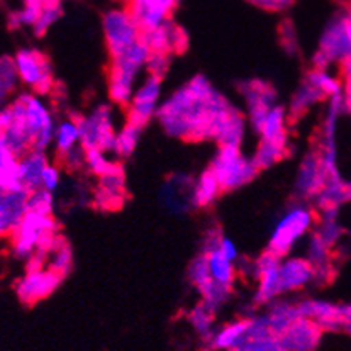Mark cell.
Instances as JSON below:
<instances>
[{
  "mask_svg": "<svg viewBox=\"0 0 351 351\" xmlns=\"http://www.w3.org/2000/svg\"><path fill=\"white\" fill-rule=\"evenodd\" d=\"M232 104L199 73L160 104L156 121L165 134L182 141H213L217 121Z\"/></svg>",
  "mask_w": 351,
  "mask_h": 351,
  "instance_id": "cell-1",
  "label": "cell"
},
{
  "mask_svg": "<svg viewBox=\"0 0 351 351\" xmlns=\"http://www.w3.org/2000/svg\"><path fill=\"white\" fill-rule=\"evenodd\" d=\"M149 49L139 39L121 55L112 56L109 64V97L116 106L128 109L136 90V82L145 70Z\"/></svg>",
  "mask_w": 351,
  "mask_h": 351,
  "instance_id": "cell-2",
  "label": "cell"
},
{
  "mask_svg": "<svg viewBox=\"0 0 351 351\" xmlns=\"http://www.w3.org/2000/svg\"><path fill=\"white\" fill-rule=\"evenodd\" d=\"M317 223V210L304 200H295L275 221L274 229L268 238L267 250L285 256L292 252L293 246L309 236Z\"/></svg>",
  "mask_w": 351,
  "mask_h": 351,
  "instance_id": "cell-3",
  "label": "cell"
},
{
  "mask_svg": "<svg viewBox=\"0 0 351 351\" xmlns=\"http://www.w3.org/2000/svg\"><path fill=\"white\" fill-rule=\"evenodd\" d=\"M351 60V14L350 10L336 12L322 29L317 49L313 55L314 68L345 64Z\"/></svg>",
  "mask_w": 351,
  "mask_h": 351,
  "instance_id": "cell-4",
  "label": "cell"
},
{
  "mask_svg": "<svg viewBox=\"0 0 351 351\" xmlns=\"http://www.w3.org/2000/svg\"><path fill=\"white\" fill-rule=\"evenodd\" d=\"M58 236V223L53 214L27 210L23 223L10 238V252L17 260L29 261L38 250L48 248Z\"/></svg>",
  "mask_w": 351,
  "mask_h": 351,
  "instance_id": "cell-5",
  "label": "cell"
},
{
  "mask_svg": "<svg viewBox=\"0 0 351 351\" xmlns=\"http://www.w3.org/2000/svg\"><path fill=\"white\" fill-rule=\"evenodd\" d=\"M223 192H232L252 184L260 173L252 158L243 155L239 146H219L209 163Z\"/></svg>",
  "mask_w": 351,
  "mask_h": 351,
  "instance_id": "cell-6",
  "label": "cell"
},
{
  "mask_svg": "<svg viewBox=\"0 0 351 351\" xmlns=\"http://www.w3.org/2000/svg\"><path fill=\"white\" fill-rule=\"evenodd\" d=\"M80 145L85 149L99 148L107 155L116 153V126L114 112L109 104H99L88 114L77 116Z\"/></svg>",
  "mask_w": 351,
  "mask_h": 351,
  "instance_id": "cell-7",
  "label": "cell"
},
{
  "mask_svg": "<svg viewBox=\"0 0 351 351\" xmlns=\"http://www.w3.org/2000/svg\"><path fill=\"white\" fill-rule=\"evenodd\" d=\"M19 99L23 100V121L31 138L32 149L48 152L49 146H53V138H55V114L49 109L48 104L41 99V95L34 94V92H23L19 94Z\"/></svg>",
  "mask_w": 351,
  "mask_h": 351,
  "instance_id": "cell-8",
  "label": "cell"
},
{
  "mask_svg": "<svg viewBox=\"0 0 351 351\" xmlns=\"http://www.w3.org/2000/svg\"><path fill=\"white\" fill-rule=\"evenodd\" d=\"M102 32L109 56L121 55L141 39V27L128 7H114L102 16Z\"/></svg>",
  "mask_w": 351,
  "mask_h": 351,
  "instance_id": "cell-9",
  "label": "cell"
},
{
  "mask_svg": "<svg viewBox=\"0 0 351 351\" xmlns=\"http://www.w3.org/2000/svg\"><path fill=\"white\" fill-rule=\"evenodd\" d=\"M21 84L31 92L46 95L55 87V75L48 56L34 48H23L14 55Z\"/></svg>",
  "mask_w": 351,
  "mask_h": 351,
  "instance_id": "cell-10",
  "label": "cell"
},
{
  "mask_svg": "<svg viewBox=\"0 0 351 351\" xmlns=\"http://www.w3.org/2000/svg\"><path fill=\"white\" fill-rule=\"evenodd\" d=\"M236 90L243 97L246 106V119L253 131L260 132L265 123L268 110L275 106L278 99V92L270 82H265L261 78H248L241 80L236 85Z\"/></svg>",
  "mask_w": 351,
  "mask_h": 351,
  "instance_id": "cell-11",
  "label": "cell"
},
{
  "mask_svg": "<svg viewBox=\"0 0 351 351\" xmlns=\"http://www.w3.org/2000/svg\"><path fill=\"white\" fill-rule=\"evenodd\" d=\"M62 275L49 268H27L26 274L17 280L16 293L21 302L26 306H34V304L48 299L62 285Z\"/></svg>",
  "mask_w": 351,
  "mask_h": 351,
  "instance_id": "cell-12",
  "label": "cell"
},
{
  "mask_svg": "<svg viewBox=\"0 0 351 351\" xmlns=\"http://www.w3.org/2000/svg\"><path fill=\"white\" fill-rule=\"evenodd\" d=\"M326 184L324 168L321 165L319 153L316 148L309 149L300 160L293 180V199L304 202H314L322 185Z\"/></svg>",
  "mask_w": 351,
  "mask_h": 351,
  "instance_id": "cell-13",
  "label": "cell"
},
{
  "mask_svg": "<svg viewBox=\"0 0 351 351\" xmlns=\"http://www.w3.org/2000/svg\"><path fill=\"white\" fill-rule=\"evenodd\" d=\"M161 104V78L148 77L143 80L134 90L131 102L128 106V121L139 124V126H148L153 119H156V112Z\"/></svg>",
  "mask_w": 351,
  "mask_h": 351,
  "instance_id": "cell-14",
  "label": "cell"
},
{
  "mask_svg": "<svg viewBox=\"0 0 351 351\" xmlns=\"http://www.w3.org/2000/svg\"><path fill=\"white\" fill-rule=\"evenodd\" d=\"M193 182L187 173H173L163 182L158 200L163 209L173 216H184L193 207Z\"/></svg>",
  "mask_w": 351,
  "mask_h": 351,
  "instance_id": "cell-15",
  "label": "cell"
},
{
  "mask_svg": "<svg viewBox=\"0 0 351 351\" xmlns=\"http://www.w3.org/2000/svg\"><path fill=\"white\" fill-rule=\"evenodd\" d=\"M29 192L23 187L0 185V239L12 238L27 214Z\"/></svg>",
  "mask_w": 351,
  "mask_h": 351,
  "instance_id": "cell-16",
  "label": "cell"
},
{
  "mask_svg": "<svg viewBox=\"0 0 351 351\" xmlns=\"http://www.w3.org/2000/svg\"><path fill=\"white\" fill-rule=\"evenodd\" d=\"M141 41L148 46L149 51L182 55L189 48V34L173 19H167L155 29L141 32Z\"/></svg>",
  "mask_w": 351,
  "mask_h": 351,
  "instance_id": "cell-17",
  "label": "cell"
},
{
  "mask_svg": "<svg viewBox=\"0 0 351 351\" xmlns=\"http://www.w3.org/2000/svg\"><path fill=\"white\" fill-rule=\"evenodd\" d=\"M126 199V175H124L123 165L117 163L112 170L99 177L94 195H92V202L97 209L114 210L119 209Z\"/></svg>",
  "mask_w": 351,
  "mask_h": 351,
  "instance_id": "cell-18",
  "label": "cell"
},
{
  "mask_svg": "<svg viewBox=\"0 0 351 351\" xmlns=\"http://www.w3.org/2000/svg\"><path fill=\"white\" fill-rule=\"evenodd\" d=\"M300 317L314 321L324 332L343 331V307L324 299H302L297 302Z\"/></svg>",
  "mask_w": 351,
  "mask_h": 351,
  "instance_id": "cell-19",
  "label": "cell"
},
{
  "mask_svg": "<svg viewBox=\"0 0 351 351\" xmlns=\"http://www.w3.org/2000/svg\"><path fill=\"white\" fill-rule=\"evenodd\" d=\"M180 0H128L126 7L143 31L155 29L170 19Z\"/></svg>",
  "mask_w": 351,
  "mask_h": 351,
  "instance_id": "cell-20",
  "label": "cell"
},
{
  "mask_svg": "<svg viewBox=\"0 0 351 351\" xmlns=\"http://www.w3.org/2000/svg\"><path fill=\"white\" fill-rule=\"evenodd\" d=\"M324 331L314 321L299 317L278 336L285 351H316Z\"/></svg>",
  "mask_w": 351,
  "mask_h": 351,
  "instance_id": "cell-21",
  "label": "cell"
},
{
  "mask_svg": "<svg viewBox=\"0 0 351 351\" xmlns=\"http://www.w3.org/2000/svg\"><path fill=\"white\" fill-rule=\"evenodd\" d=\"M314 268L306 256L282 258L278 267V280H280L282 295L302 290L313 284Z\"/></svg>",
  "mask_w": 351,
  "mask_h": 351,
  "instance_id": "cell-22",
  "label": "cell"
},
{
  "mask_svg": "<svg viewBox=\"0 0 351 351\" xmlns=\"http://www.w3.org/2000/svg\"><path fill=\"white\" fill-rule=\"evenodd\" d=\"M246 126H248L246 114H243L236 106H231L228 112L217 121L213 132V141H216L217 146H239L241 148Z\"/></svg>",
  "mask_w": 351,
  "mask_h": 351,
  "instance_id": "cell-23",
  "label": "cell"
},
{
  "mask_svg": "<svg viewBox=\"0 0 351 351\" xmlns=\"http://www.w3.org/2000/svg\"><path fill=\"white\" fill-rule=\"evenodd\" d=\"M48 165L49 160L46 152H39V149L27 152L26 155L21 156L19 161H17V178H19V184L27 192L41 189L43 173H45Z\"/></svg>",
  "mask_w": 351,
  "mask_h": 351,
  "instance_id": "cell-24",
  "label": "cell"
},
{
  "mask_svg": "<svg viewBox=\"0 0 351 351\" xmlns=\"http://www.w3.org/2000/svg\"><path fill=\"white\" fill-rule=\"evenodd\" d=\"M326 99H328V97L324 95V92H322L319 87H316V85H314L313 82L304 75L302 82L297 85L295 92H293L292 99H290L289 109H287L289 121L292 123V121L300 119L304 114L309 112L313 107H316L317 104Z\"/></svg>",
  "mask_w": 351,
  "mask_h": 351,
  "instance_id": "cell-25",
  "label": "cell"
},
{
  "mask_svg": "<svg viewBox=\"0 0 351 351\" xmlns=\"http://www.w3.org/2000/svg\"><path fill=\"white\" fill-rule=\"evenodd\" d=\"M300 314L297 311V302L287 299H275L267 306L265 319L268 322V328L275 336H280L293 321L299 319Z\"/></svg>",
  "mask_w": 351,
  "mask_h": 351,
  "instance_id": "cell-26",
  "label": "cell"
},
{
  "mask_svg": "<svg viewBox=\"0 0 351 351\" xmlns=\"http://www.w3.org/2000/svg\"><path fill=\"white\" fill-rule=\"evenodd\" d=\"M250 328V317H241V319H236L224 324L223 328L214 331L213 338L207 343L209 350H226L231 351L236 346L241 345L246 339Z\"/></svg>",
  "mask_w": 351,
  "mask_h": 351,
  "instance_id": "cell-27",
  "label": "cell"
},
{
  "mask_svg": "<svg viewBox=\"0 0 351 351\" xmlns=\"http://www.w3.org/2000/svg\"><path fill=\"white\" fill-rule=\"evenodd\" d=\"M45 267L60 274L63 278L71 274V270H73V250L63 236L58 234L49 245L48 252H46Z\"/></svg>",
  "mask_w": 351,
  "mask_h": 351,
  "instance_id": "cell-28",
  "label": "cell"
},
{
  "mask_svg": "<svg viewBox=\"0 0 351 351\" xmlns=\"http://www.w3.org/2000/svg\"><path fill=\"white\" fill-rule=\"evenodd\" d=\"M287 124H289L287 109H285L282 104H275V106L268 110L263 126H261L258 136H260V139L289 143Z\"/></svg>",
  "mask_w": 351,
  "mask_h": 351,
  "instance_id": "cell-29",
  "label": "cell"
},
{
  "mask_svg": "<svg viewBox=\"0 0 351 351\" xmlns=\"http://www.w3.org/2000/svg\"><path fill=\"white\" fill-rule=\"evenodd\" d=\"M223 193L216 175L207 168L193 182V207L195 209H207L213 206Z\"/></svg>",
  "mask_w": 351,
  "mask_h": 351,
  "instance_id": "cell-30",
  "label": "cell"
},
{
  "mask_svg": "<svg viewBox=\"0 0 351 351\" xmlns=\"http://www.w3.org/2000/svg\"><path fill=\"white\" fill-rule=\"evenodd\" d=\"M290 155V146L289 143H278L270 141V139H260L255 149V155L252 156L253 163L260 171L268 170V168L275 167L285 160Z\"/></svg>",
  "mask_w": 351,
  "mask_h": 351,
  "instance_id": "cell-31",
  "label": "cell"
},
{
  "mask_svg": "<svg viewBox=\"0 0 351 351\" xmlns=\"http://www.w3.org/2000/svg\"><path fill=\"white\" fill-rule=\"evenodd\" d=\"M348 202H351V182L345 180V178H341V180H326L321 192L314 199L316 209L329 206L341 207Z\"/></svg>",
  "mask_w": 351,
  "mask_h": 351,
  "instance_id": "cell-32",
  "label": "cell"
},
{
  "mask_svg": "<svg viewBox=\"0 0 351 351\" xmlns=\"http://www.w3.org/2000/svg\"><path fill=\"white\" fill-rule=\"evenodd\" d=\"M78 145H80V131H78L77 116L64 117L60 123H56L53 148H55L58 160Z\"/></svg>",
  "mask_w": 351,
  "mask_h": 351,
  "instance_id": "cell-33",
  "label": "cell"
},
{
  "mask_svg": "<svg viewBox=\"0 0 351 351\" xmlns=\"http://www.w3.org/2000/svg\"><path fill=\"white\" fill-rule=\"evenodd\" d=\"M21 78L17 73L14 56H0V107L7 106L17 97Z\"/></svg>",
  "mask_w": 351,
  "mask_h": 351,
  "instance_id": "cell-34",
  "label": "cell"
},
{
  "mask_svg": "<svg viewBox=\"0 0 351 351\" xmlns=\"http://www.w3.org/2000/svg\"><path fill=\"white\" fill-rule=\"evenodd\" d=\"M217 313L213 309V307L207 306L206 302H197L195 306L189 311L187 314V319L191 322V326L193 328V331L197 332L200 339L204 343H209L210 338L214 335V321H216Z\"/></svg>",
  "mask_w": 351,
  "mask_h": 351,
  "instance_id": "cell-35",
  "label": "cell"
},
{
  "mask_svg": "<svg viewBox=\"0 0 351 351\" xmlns=\"http://www.w3.org/2000/svg\"><path fill=\"white\" fill-rule=\"evenodd\" d=\"M207 261H209V271L213 280L217 284L226 285V287L234 289L236 282V263L229 260L228 256L221 252L219 248L213 250V252L206 253Z\"/></svg>",
  "mask_w": 351,
  "mask_h": 351,
  "instance_id": "cell-36",
  "label": "cell"
},
{
  "mask_svg": "<svg viewBox=\"0 0 351 351\" xmlns=\"http://www.w3.org/2000/svg\"><path fill=\"white\" fill-rule=\"evenodd\" d=\"M143 131H145V126H139V124L128 121V123L123 126V129L117 131L116 153H114V155L121 160L132 156V153H134L136 148H138L139 139H141L143 136Z\"/></svg>",
  "mask_w": 351,
  "mask_h": 351,
  "instance_id": "cell-37",
  "label": "cell"
},
{
  "mask_svg": "<svg viewBox=\"0 0 351 351\" xmlns=\"http://www.w3.org/2000/svg\"><path fill=\"white\" fill-rule=\"evenodd\" d=\"M17 161L19 158L3 143L2 128H0V185H3V187H23L19 184V178H17Z\"/></svg>",
  "mask_w": 351,
  "mask_h": 351,
  "instance_id": "cell-38",
  "label": "cell"
},
{
  "mask_svg": "<svg viewBox=\"0 0 351 351\" xmlns=\"http://www.w3.org/2000/svg\"><path fill=\"white\" fill-rule=\"evenodd\" d=\"M187 277L189 282L197 289L199 293L213 282V277H210L209 271V261H207L206 253L199 252L193 256V260L191 261V265H189L187 268Z\"/></svg>",
  "mask_w": 351,
  "mask_h": 351,
  "instance_id": "cell-39",
  "label": "cell"
},
{
  "mask_svg": "<svg viewBox=\"0 0 351 351\" xmlns=\"http://www.w3.org/2000/svg\"><path fill=\"white\" fill-rule=\"evenodd\" d=\"M63 16V5L62 0H49L48 3H45V7L41 9L38 21L32 26L36 36H45L46 32L51 29Z\"/></svg>",
  "mask_w": 351,
  "mask_h": 351,
  "instance_id": "cell-40",
  "label": "cell"
},
{
  "mask_svg": "<svg viewBox=\"0 0 351 351\" xmlns=\"http://www.w3.org/2000/svg\"><path fill=\"white\" fill-rule=\"evenodd\" d=\"M117 163H119V161L110 160L109 155H107L106 152H102V149L99 148L87 149V156H85V168H87L92 175H95V177H100V175L110 171Z\"/></svg>",
  "mask_w": 351,
  "mask_h": 351,
  "instance_id": "cell-41",
  "label": "cell"
},
{
  "mask_svg": "<svg viewBox=\"0 0 351 351\" xmlns=\"http://www.w3.org/2000/svg\"><path fill=\"white\" fill-rule=\"evenodd\" d=\"M231 351H285L277 336H253L246 338L241 345Z\"/></svg>",
  "mask_w": 351,
  "mask_h": 351,
  "instance_id": "cell-42",
  "label": "cell"
},
{
  "mask_svg": "<svg viewBox=\"0 0 351 351\" xmlns=\"http://www.w3.org/2000/svg\"><path fill=\"white\" fill-rule=\"evenodd\" d=\"M53 207H55V193L45 191V189H38V191L29 192L27 197V209L32 213L41 214H53Z\"/></svg>",
  "mask_w": 351,
  "mask_h": 351,
  "instance_id": "cell-43",
  "label": "cell"
},
{
  "mask_svg": "<svg viewBox=\"0 0 351 351\" xmlns=\"http://www.w3.org/2000/svg\"><path fill=\"white\" fill-rule=\"evenodd\" d=\"M170 66H171V55H168V53H160V51H149L145 70L148 71V75H152V77H158L163 80L165 75L170 71Z\"/></svg>",
  "mask_w": 351,
  "mask_h": 351,
  "instance_id": "cell-44",
  "label": "cell"
},
{
  "mask_svg": "<svg viewBox=\"0 0 351 351\" xmlns=\"http://www.w3.org/2000/svg\"><path fill=\"white\" fill-rule=\"evenodd\" d=\"M280 46L289 56H297L299 55V39H297V32L293 24L290 21H284L280 26Z\"/></svg>",
  "mask_w": 351,
  "mask_h": 351,
  "instance_id": "cell-45",
  "label": "cell"
},
{
  "mask_svg": "<svg viewBox=\"0 0 351 351\" xmlns=\"http://www.w3.org/2000/svg\"><path fill=\"white\" fill-rule=\"evenodd\" d=\"M85 156H87V149L82 145H78L60 158V165L70 171H78L85 168Z\"/></svg>",
  "mask_w": 351,
  "mask_h": 351,
  "instance_id": "cell-46",
  "label": "cell"
},
{
  "mask_svg": "<svg viewBox=\"0 0 351 351\" xmlns=\"http://www.w3.org/2000/svg\"><path fill=\"white\" fill-rule=\"evenodd\" d=\"M60 185H62V171H60V168L56 167V165L49 163L48 167H46L45 173H43L41 189L55 193L60 189Z\"/></svg>",
  "mask_w": 351,
  "mask_h": 351,
  "instance_id": "cell-47",
  "label": "cell"
},
{
  "mask_svg": "<svg viewBox=\"0 0 351 351\" xmlns=\"http://www.w3.org/2000/svg\"><path fill=\"white\" fill-rule=\"evenodd\" d=\"M223 231H221L219 226H213V228L207 229L202 236V241H200V252L209 253L213 250L219 248L221 238H223Z\"/></svg>",
  "mask_w": 351,
  "mask_h": 351,
  "instance_id": "cell-48",
  "label": "cell"
},
{
  "mask_svg": "<svg viewBox=\"0 0 351 351\" xmlns=\"http://www.w3.org/2000/svg\"><path fill=\"white\" fill-rule=\"evenodd\" d=\"M219 250L224 253L226 256L229 258V260L234 261V263H238V260H239V258H241V256H239L238 246H236L234 241H232L231 238H228V236H223V238H221Z\"/></svg>",
  "mask_w": 351,
  "mask_h": 351,
  "instance_id": "cell-49",
  "label": "cell"
},
{
  "mask_svg": "<svg viewBox=\"0 0 351 351\" xmlns=\"http://www.w3.org/2000/svg\"><path fill=\"white\" fill-rule=\"evenodd\" d=\"M343 307V331L351 336V304H341Z\"/></svg>",
  "mask_w": 351,
  "mask_h": 351,
  "instance_id": "cell-50",
  "label": "cell"
},
{
  "mask_svg": "<svg viewBox=\"0 0 351 351\" xmlns=\"http://www.w3.org/2000/svg\"><path fill=\"white\" fill-rule=\"evenodd\" d=\"M277 2H278V7H280V10H285V9H289V7L292 5L295 0H277Z\"/></svg>",
  "mask_w": 351,
  "mask_h": 351,
  "instance_id": "cell-51",
  "label": "cell"
},
{
  "mask_svg": "<svg viewBox=\"0 0 351 351\" xmlns=\"http://www.w3.org/2000/svg\"><path fill=\"white\" fill-rule=\"evenodd\" d=\"M0 116H2V107H0Z\"/></svg>",
  "mask_w": 351,
  "mask_h": 351,
  "instance_id": "cell-52",
  "label": "cell"
},
{
  "mask_svg": "<svg viewBox=\"0 0 351 351\" xmlns=\"http://www.w3.org/2000/svg\"><path fill=\"white\" fill-rule=\"evenodd\" d=\"M123 2H128V0H123Z\"/></svg>",
  "mask_w": 351,
  "mask_h": 351,
  "instance_id": "cell-53",
  "label": "cell"
}]
</instances>
